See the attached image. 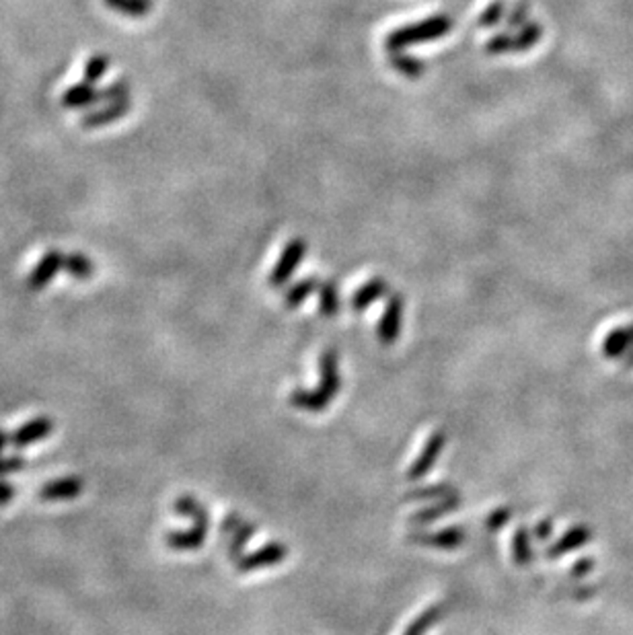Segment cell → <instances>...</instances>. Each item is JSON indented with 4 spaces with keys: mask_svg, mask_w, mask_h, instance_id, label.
Segmentation results:
<instances>
[{
    "mask_svg": "<svg viewBox=\"0 0 633 635\" xmlns=\"http://www.w3.org/2000/svg\"><path fill=\"white\" fill-rule=\"evenodd\" d=\"M450 27V19L445 15H438V17L426 19L424 23H417V25H409L406 29L395 31L389 35L387 44H389L391 50H401L409 44H419V42H428V39L442 37Z\"/></svg>",
    "mask_w": 633,
    "mask_h": 635,
    "instance_id": "1",
    "label": "cell"
},
{
    "mask_svg": "<svg viewBox=\"0 0 633 635\" xmlns=\"http://www.w3.org/2000/svg\"><path fill=\"white\" fill-rule=\"evenodd\" d=\"M65 259L66 256L58 249H52L42 256V259L37 261L35 267L31 269V274L27 277V286L31 290H42L50 284L54 277L58 276L60 269H65Z\"/></svg>",
    "mask_w": 633,
    "mask_h": 635,
    "instance_id": "2",
    "label": "cell"
},
{
    "mask_svg": "<svg viewBox=\"0 0 633 635\" xmlns=\"http://www.w3.org/2000/svg\"><path fill=\"white\" fill-rule=\"evenodd\" d=\"M130 107H132L130 99L106 103L103 107L91 109V111H86V114H83L81 126L85 130H99V128H103V126H109V124H114V122L122 120V117L128 116Z\"/></svg>",
    "mask_w": 633,
    "mask_h": 635,
    "instance_id": "3",
    "label": "cell"
},
{
    "mask_svg": "<svg viewBox=\"0 0 633 635\" xmlns=\"http://www.w3.org/2000/svg\"><path fill=\"white\" fill-rule=\"evenodd\" d=\"M85 491V481L78 475H68V478H60L54 481H47L45 486L39 489V498L44 502H68V499H76Z\"/></svg>",
    "mask_w": 633,
    "mask_h": 635,
    "instance_id": "4",
    "label": "cell"
},
{
    "mask_svg": "<svg viewBox=\"0 0 633 635\" xmlns=\"http://www.w3.org/2000/svg\"><path fill=\"white\" fill-rule=\"evenodd\" d=\"M52 432H54L52 419L45 416H39V418L29 419V422L23 424L21 428H17V430L9 436V440L15 449H27L31 444L45 440Z\"/></svg>",
    "mask_w": 633,
    "mask_h": 635,
    "instance_id": "5",
    "label": "cell"
},
{
    "mask_svg": "<svg viewBox=\"0 0 633 635\" xmlns=\"http://www.w3.org/2000/svg\"><path fill=\"white\" fill-rule=\"evenodd\" d=\"M288 549L282 543H270L266 547H261L256 553L251 555H241V559H236V566H239L241 571H251L257 568H267V566H276V563H280L284 558H286Z\"/></svg>",
    "mask_w": 633,
    "mask_h": 635,
    "instance_id": "6",
    "label": "cell"
},
{
    "mask_svg": "<svg viewBox=\"0 0 633 635\" xmlns=\"http://www.w3.org/2000/svg\"><path fill=\"white\" fill-rule=\"evenodd\" d=\"M445 434L442 432H434L428 442H426V447L422 450V455H419L416 459V463L409 467V471H407V478L409 479H419V478H424L426 473H428L434 463L438 460V455L442 452V449H445Z\"/></svg>",
    "mask_w": 633,
    "mask_h": 635,
    "instance_id": "7",
    "label": "cell"
},
{
    "mask_svg": "<svg viewBox=\"0 0 633 635\" xmlns=\"http://www.w3.org/2000/svg\"><path fill=\"white\" fill-rule=\"evenodd\" d=\"M99 101H101V89H97V86L86 81L68 86V89L62 93V99H60L62 107L66 109H89L93 106H97Z\"/></svg>",
    "mask_w": 633,
    "mask_h": 635,
    "instance_id": "8",
    "label": "cell"
},
{
    "mask_svg": "<svg viewBox=\"0 0 633 635\" xmlns=\"http://www.w3.org/2000/svg\"><path fill=\"white\" fill-rule=\"evenodd\" d=\"M401 317H403V298L401 297H391L389 303H387L385 313L378 321V339L383 344H393L399 336L401 329Z\"/></svg>",
    "mask_w": 633,
    "mask_h": 635,
    "instance_id": "9",
    "label": "cell"
},
{
    "mask_svg": "<svg viewBox=\"0 0 633 635\" xmlns=\"http://www.w3.org/2000/svg\"><path fill=\"white\" fill-rule=\"evenodd\" d=\"M305 251H306L305 241H292L288 247L284 249L278 264H276V267L272 269L270 284L272 286H282L284 282H286L288 277H290V274L295 272V267L300 264V259H303Z\"/></svg>",
    "mask_w": 633,
    "mask_h": 635,
    "instance_id": "10",
    "label": "cell"
},
{
    "mask_svg": "<svg viewBox=\"0 0 633 635\" xmlns=\"http://www.w3.org/2000/svg\"><path fill=\"white\" fill-rule=\"evenodd\" d=\"M206 535H208V529L194 525L192 529H187V530H173V533L165 537V541H167V545L177 551H192V549H197V547L204 545Z\"/></svg>",
    "mask_w": 633,
    "mask_h": 635,
    "instance_id": "11",
    "label": "cell"
},
{
    "mask_svg": "<svg viewBox=\"0 0 633 635\" xmlns=\"http://www.w3.org/2000/svg\"><path fill=\"white\" fill-rule=\"evenodd\" d=\"M321 368V391H326L331 399L339 391V370H337V354L334 350H326L319 360Z\"/></svg>",
    "mask_w": 633,
    "mask_h": 635,
    "instance_id": "12",
    "label": "cell"
},
{
    "mask_svg": "<svg viewBox=\"0 0 633 635\" xmlns=\"http://www.w3.org/2000/svg\"><path fill=\"white\" fill-rule=\"evenodd\" d=\"M411 539H414V541H417V543H422V545L438 547V549H455V547L463 545L465 533H463V529L450 527V529H445V530H440V533H434V535H411Z\"/></svg>",
    "mask_w": 633,
    "mask_h": 635,
    "instance_id": "13",
    "label": "cell"
},
{
    "mask_svg": "<svg viewBox=\"0 0 633 635\" xmlns=\"http://www.w3.org/2000/svg\"><path fill=\"white\" fill-rule=\"evenodd\" d=\"M329 401L331 397L326 391H321L319 387L311 388V391H306V388H295L290 395L292 406L306 411H323L327 408Z\"/></svg>",
    "mask_w": 633,
    "mask_h": 635,
    "instance_id": "14",
    "label": "cell"
},
{
    "mask_svg": "<svg viewBox=\"0 0 633 635\" xmlns=\"http://www.w3.org/2000/svg\"><path fill=\"white\" fill-rule=\"evenodd\" d=\"M109 9L130 19H145L155 6V0H103Z\"/></svg>",
    "mask_w": 633,
    "mask_h": 635,
    "instance_id": "15",
    "label": "cell"
},
{
    "mask_svg": "<svg viewBox=\"0 0 633 635\" xmlns=\"http://www.w3.org/2000/svg\"><path fill=\"white\" fill-rule=\"evenodd\" d=\"M387 290H389V286L387 282H383L381 277H375V280H370L362 286V288L356 292L352 298V307L356 311H364L368 305H373L377 298H381L383 295H387Z\"/></svg>",
    "mask_w": 633,
    "mask_h": 635,
    "instance_id": "16",
    "label": "cell"
},
{
    "mask_svg": "<svg viewBox=\"0 0 633 635\" xmlns=\"http://www.w3.org/2000/svg\"><path fill=\"white\" fill-rule=\"evenodd\" d=\"M590 539V530L587 527H574L569 533H566L564 537L559 539V541L551 547L549 555L551 558H559V555H564L572 549H578V547L587 545Z\"/></svg>",
    "mask_w": 633,
    "mask_h": 635,
    "instance_id": "17",
    "label": "cell"
},
{
    "mask_svg": "<svg viewBox=\"0 0 633 635\" xmlns=\"http://www.w3.org/2000/svg\"><path fill=\"white\" fill-rule=\"evenodd\" d=\"M173 510H176L181 516H187V519H192L194 525H200V527H206V529L210 527L208 512H206V508L192 496L179 498L177 502H176V506H173Z\"/></svg>",
    "mask_w": 633,
    "mask_h": 635,
    "instance_id": "18",
    "label": "cell"
},
{
    "mask_svg": "<svg viewBox=\"0 0 633 635\" xmlns=\"http://www.w3.org/2000/svg\"><path fill=\"white\" fill-rule=\"evenodd\" d=\"M65 269L70 277H75V280H91L95 274V264L91 257H86L85 253H70L65 259Z\"/></svg>",
    "mask_w": 633,
    "mask_h": 635,
    "instance_id": "19",
    "label": "cell"
},
{
    "mask_svg": "<svg viewBox=\"0 0 633 635\" xmlns=\"http://www.w3.org/2000/svg\"><path fill=\"white\" fill-rule=\"evenodd\" d=\"M109 68H112V60H109V55L106 54H93L86 58L85 66H83V81L97 85L103 76L109 73Z\"/></svg>",
    "mask_w": 633,
    "mask_h": 635,
    "instance_id": "20",
    "label": "cell"
},
{
    "mask_svg": "<svg viewBox=\"0 0 633 635\" xmlns=\"http://www.w3.org/2000/svg\"><path fill=\"white\" fill-rule=\"evenodd\" d=\"M631 341H633V325L623 329H615L607 336L603 352L608 356V358H615V356H621L625 350H628Z\"/></svg>",
    "mask_w": 633,
    "mask_h": 635,
    "instance_id": "21",
    "label": "cell"
},
{
    "mask_svg": "<svg viewBox=\"0 0 633 635\" xmlns=\"http://www.w3.org/2000/svg\"><path fill=\"white\" fill-rule=\"evenodd\" d=\"M458 504H461V498H458V494H455L450 498H445L437 506H430V508H426V510H419L417 514L411 516V520H417V522H422V525H426V522H432V520L440 519V516L455 512Z\"/></svg>",
    "mask_w": 633,
    "mask_h": 635,
    "instance_id": "22",
    "label": "cell"
},
{
    "mask_svg": "<svg viewBox=\"0 0 633 635\" xmlns=\"http://www.w3.org/2000/svg\"><path fill=\"white\" fill-rule=\"evenodd\" d=\"M442 615H445V607H442V605L430 607L428 610H424V613L419 615L416 621L407 627L406 633H403V635H424L434 623H438V619Z\"/></svg>",
    "mask_w": 633,
    "mask_h": 635,
    "instance_id": "23",
    "label": "cell"
},
{
    "mask_svg": "<svg viewBox=\"0 0 633 635\" xmlns=\"http://www.w3.org/2000/svg\"><path fill=\"white\" fill-rule=\"evenodd\" d=\"M339 307L337 288L334 282H323L319 284V313L323 317H334Z\"/></svg>",
    "mask_w": 633,
    "mask_h": 635,
    "instance_id": "24",
    "label": "cell"
},
{
    "mask_svg": "<svg viewBox=\"0 0 633 635\" xmlns=\"http://www.w3.org/2000/svg\"><path fill=\"white\" fill-rule=\"evenodd\" d=\"M256 535V527L249 525V522H241L231 533V543H228V553H231L233 559H241L243 547L249 543V539Z\"/></svg>",
    "mask_w": 633,
    "mask_h": 635,
    "instance_id": "25",
    "label": "cell"
},
{
    "mask_svg": "<svg viewBox=\"0 0 633 635\" xmlns=\"http://www.w3.org/2000/svg\"><path fill=\"white\" fill-rule=\"evenodd\" d=\"M512 553H514V561L520 563V566H525V563H528V561L533 559L531 539H528V530L527 529H518L517 533H514Z\"/></svg>",
    "mask_w": 633,
    "mask_h": 635,
    "instance_id": "26",
    "label": "cell"
},
{
    "mask_svg": "<svg viewBox=\"0 0 633 635\" xmlns=\"http://www.w3.org/2000/svg\"><path fill=\"white\" fill-rule=\"evenodd\" d=\"M130 93H132L130 83L126 81V78H117V81H114L112 85L103 86V89H101V101H106V103L124 101V99H130Z\"/></svg>",
    "mask_w": 633,
    "mask_h": 635,
    "instance_id": "27",
    "label": "cell"
},
{
    "mask_svg": "<svg viewBox=\"0 0 633 635\" xmlns=\"http://www.w3.org/2000/svg\"><path fill=\"white\" fill-rule=\"evenodd\" d=\"M316 286H319V282H316L315 277H308V280H303L296 286H292V288L286 292V297H284V300H286L288 307H298L308 295H311Z\"/></svg>",
    "mask_w": 633,
    "mask_h": 635,
    "instance_id": "28",
    "label": "cell"
},
{
    "mask_svg": "<svg viewBox=\"0 0 633 635\" xmlns=\"http://www.w3.org/2000/svg\"><path fill=\"white\" fill-rule=\"evenodd\" d=\"M455 494H457L455 488L447 486V483H440V486H434V488H424V489L409 491L407 499H426V498L445 499V498H450V496H455Z\"/></svg>",
    "mask_w": 633,
    "mask_h": 635,
    "instance_id": "29",
    "label": "cell"
},
{
    "mask_svg": "<svg viewBox=\"0 0 633 635\" xmlns=\"http://www.w3.org/2000/svg\"><path fill=\"white\" fill-rule=\"evenodd\" d=\"M25 459L19 457V455H13V457H3L0 459V478H6V475H13V473H19L21 469H25Z\"/></svg>",
    "mask_w": 633,
    "mask_h": 635,
    "instance_id": "30",
    "label": "cell"
},
{
    "mask_svg": "<svg viewBox=\"0 0 633 635\" xmlns=\"http://www.w3.org/2000/svg\"><path fill=\"white\" fill-rule=\"evenodd\" d=\"M510 508H497V510H494L492 514L487 516V529L489 530H497V529H504L506 525H508V520H510Z\"/></svg>",
    "mask_w": 633,
    "mask_h": 635,
    "instance_id": "31",
    "label": "cell"
},
{
    "mask_svg": "<svg viewBox=\"0 0 633 635\" xmlns=\"http://www.w3.org/2000/svg\"><path fill=\"white\" fill-rule=\"evenodd\" d=\"M15 494H17V489H15L13 483L6 481V479H0V506L9 504L11 499L15 498Z\"/></svg>",
    "mask_w": 633,
    "mask_h": 635,
    "instance_id": "32",
    "label": "cell"
},
{
    "mask_svg": "<svg viewBox=\"0 0 633 635\" xmlns=\"http://www.w3.org/2000/svg\"><path fill=\"white\" fill-rule=\"evenodd\" d=\"M551 530H553L551 520H541L539 525H537V529H535V535H537V539H541V541H545V539L551 535Z\"/></svg>",
    "mask_w": 633,
    "mask_h": 635,
    "instance_id": "33",
    "label": "cell"
},
{
    "mask_svg": "<svg viewBox=\"0 0 633 635\" xmlns=\"http://www.w3.org/2000/svg\"><path fill=\"white\" fill-rule=\"evenodd\" d=\"M595 566L590 559H582V561H578L576 566H574V576H584V574H588V569Z\"/></svg>",
    "mask_w": 633,
    "mask_h": 635,
    "instance_id": "34",
    "label": "cell"
},
{
    "mask_svg": "<svg viewBox=\"0 0 633 635\" xmlns=\"http://www.w3.org/2000/svg\"><path fill=\"white\" fill-rule=\"evenodd\" d=\"M11 440H9V436H6L3 430H0V459H3V450H5V447H6V444H9Z\"/></svg>",
    "mask_w": 633,
    "mask_h": 635,
    "instance_id": "35",
    "label": "cell"
}]
</instances>
